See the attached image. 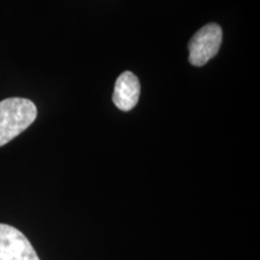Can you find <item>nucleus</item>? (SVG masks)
<instances>
[{
    "label": "nucleus",
    "mask_w": 260,
    "mask_h": 260,
    "mask_svg": "<svg viewBox=\"0 0 260 260\" xmlns=\"http://www.w3.org/2000/svg\"><path fill=\"white\" fill-rule=\"evenodd\" d=\"M37 116V106L24 98H9L0 102V147L31 125Z\"/></svg>",
    "instance_id": "1"
},
{
    "label": "nucleus",
    "mask_w": 260,
    "mask_h": 260,
    "mask_svg": "<svg viewBox=\"0 0 260 260\" xmlns=\"http://www.w3.org/2000/svg\"><path fill=\"white\" fill-rule=\"evenodd\" d=\"M222 28L216 23L204 25L198 30L188 44L189 61L194 67H203L218 53L222 45Z\"/></svg>",
    "instance_id": "2"
},
{
    "label": "nucleus",
    "mask_w": 260,
    "mask_h": 260,
    "mask_svg": "<svg viewBox=\"0 0 260 260\" xmlns=\"http://www.w3.org/2000/svg\"><path fill=\"white\" fill-rule=\"evenodd\" d=\"M0 260H40L24 234L0 223Z\"/></svg>",
    "instance_id": "3"
},
{
    "label": "nucleus",
    "mask_w": 260,
    "mask_h": 260,
    "mask_svg": "<svg viewBox=\"0 0 260 260\" xmlns=\"http://www.w3.org/2000/svg\"><path fill=\"white\" fill-rule=\"evenodd\" d=\"M139 79L130 71H124L118 76L113 90V103L121 111L128 112L136 106L140 98Z\"/></svg>",
    "instance_id": "4"
}]
</instances>
